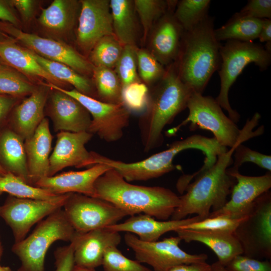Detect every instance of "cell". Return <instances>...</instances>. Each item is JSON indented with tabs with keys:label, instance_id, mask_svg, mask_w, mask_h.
<instances>
[{
	"label": "cell",
	"instance_id": "6da1fadb",
	"mask_svg": "<svg viewBox=\"0 0 271 271\" xmlns=\"http://www.w3.org/2000/svg\"><path fill=\"white\" fill-rule=\"evenodd\" d=\"M95 197L107 201L128 216L145 214L167 220L179 205L180 196L169 189L137 185L110 168L94 183Z\"/></svg>",
	"mask_w": 271,
	"mask_h": 271
},
{
	"label": "cell",
	"instance_id": "7a4b0ae2",
	"mask_svg": "<svg viewBox=\"0 0 271 271\" xmlns=\"http://www.w3.org/2000/svg\"><path fill=\"white\" fill-rule=\"evenodd\" d=\"M166 68L164 77L150 89L147 107L139 118L140 137L145 152L162 144L164 127L187 108L193 92L181 81L173 63Z\"/></svg>",
	"mask_w": 271,
	"mask_h": 271
},
{
	"label": "cell",
	"instance_id": "3957f363",
	"mask_svg": "<svg viewBox=\"0 0 271 271\" xmlns=\"http://www.w3.org/2000/svg\"><path fill=\"white\" fill-rule=\"evenodd\" d=\"M214 30L213 19L208 16L192 29L184 31L179 53L173 63L181 81L194 93L202 94L220 67L221 44Z\"/></svg>",
	"mask_w": 271,
	"mask_h": 271
},
{
	"label": "cell",
	"instance_id": "277c9868",
	"mask_svg": "<svg viewBox=\"0 0 271 271\" xmlns=\"http://www.w3.org/2000/svg\"><path fill=\"white\" fill-rule=\"evenodd\" d=\"M244 141H240L224 153L218 156L215 163L196 176L186 188V193L180 196V202L171 216L172 220H181L191 214H196L202 220L208 217L210 211L221 209L227 202L236 183L235 179L228 172L233 163L232 155L235 148Z\"/></svg>",
	"mask_w": 271,
	"mask_h": 271
},
{
	"label": "cell",
	"instance_id": "5b68a950",
	"mask_svg": "<svg viewBox=\"0 0 271 271\" xmlns=\"http://www.w3.org/2000/svg\"><path fill=\"white\" fill-rule=\"evenodd\" d=\"M194 149L203 152L205 161L213 162L222 151L221 146L214 138L194 134L175 141L169 148L143 160L126 163L114 160L95 152H90L89 165L105 164L116 170L126 181H147L158 178L175 169L173 160L183 151Z\"/></svg>",
	"mask_w": 271,
	"mask_h": 271
},
{
	"label": "cell",
	"instance_id": "8992f818",
	"mask_svg": "<svg viewBox=\"0 0 271 271\" xmlns=\"http://www.w3.org/2000/svg\"><path fill=\"white\" fill-rule=\"evenodd\" d=\"M187 108L189 109L187 118L167 131V136L175 134L182 126L190 123L191 130L200 128L210 131L220 146L231 148L239 141L245 142L261 135L264 131L263 126L253 130L260 118L258 113H254L251 119L247 120L243 128L240 129L236 123L224 114L216 99L210 96L193 92Z\"/></svg>",
	"mask_w": 271,
	"mask_h": 271
},
{
	"label": "cell",
	"instance_id": "52a82bcc",
	"mask_svg": "<svg viewBox=\"0 0 271 271\" xmlns=\"http://www.w3.org/2000/svg\"><path fill=\"white\" fill-rule=\"evenodd\" d=\"M76 233L62 208L54 211L40 221L28 236L13 245L12 251L21 261L18 271H44L50 246L58 240L71 242Z\"/></svg>",
	"mask_w": 271,
	"mask_h": 271
},
{
	"label": "cell",
	"instance_id": "ba28073f",
	"mask_svg": "<svg viewBox=\"0 0 271 271\" xmlns=\"http://www.w3.org/2000/svg\"><path fill=\"white\" fill-rule=\"evenodd\" d=\"M220 55L221 63L218 73L220 89L216 100L221 108L227 112L229 117L237 123L240 115L230 104V88L248 64L253 63L260 71L266 70L271 62V53L253 42L230 40L221 45Z\"/></svg>",
	"mask_w": 271,
	"mask_h": 271
},
{
	"label": "cell",
	"instance_id": "9c48e42d",
	"mask_svg": "<svg viewBox=\"0 0 271 271\" xmlns=\"http://www.w3.org/2000/svg\"><path fill=\"white\" fill-rule=\"evenodd\" d=\"M241 245L244 255L257 259L271 258V192L253 202L247 215L233 233Z\"/></svg>",
	"mask_w": 271,
	"mask_h": 271
},
{
	"label": "cell",
	"instance_id": "30bf717a",
	"mask_svg": "<svg viewBox=\"0 0 271 271\" xmlns=\"http://www.w3.org/2000/svg\"><path fill=\"white\" fill-rule=\"evenodd\" d=\"M63 208L74 230L80 233L107 227L128 216L107 201L76 193L69 194Z\"/></svg>",
	"mask_w": 271,
	"mask_h": 271
},
{
	"label": "cell",
	"instance_id": "8fae6325",
	"mask_svg": "<svg viewBox=\"0 0 271 271\" xmlns=\"http://www.w3.org/2000/svg\"><path fill=\"white\" fill-rule=\"evenodd\" d=\"M124 239L133 251L136 260L150 265L154 271H168L177 265L205 262L208 258L205 253L191 254L183 250L179 246L182 239L178 236L148 242L126 232Z\"/></svg>",
	"mask_w": 271,
	"mask_h": 271
},
{
	"label": "cell",
	"instance_id": "7c38bea8",
	"mask_svg": "<svg viewBox=\"0 0 271 271\" xmlns=\"http://www.w3.org/2000/svg\"><path fill=\"white\" fill-rule=\"evenodd\" d=\"M45 84L72 96L88 110L91 117L88 132L97 135L108 143L117 141L122 137L123 130L129 123L130 112L122 103H106L83 94L75 89L68 90L50 83Z\"/></svg>",
	"mask_w": 271,
	"mask_h": 271
},
{
	"label": "cell",
	"instance_id": "4fadbf2b",
	"mask_svg": "<svg viewBox=\"0 0 271 271\" xmlns=\"http://www.w3.org/2000/svg\"><path fill=\"white\" fill-rule=\"evenodd\" d=\"M69 194L60 195L51 200L9 196L0 206V217L11 227L15 243L23 240L34 224L63 208Z\"/></svg>",
	"mask_w": 271,
	"mask_h": 271
},
{
	"label": "cell",
	"instance_id": "5bb4252c",
	"mask_svg": "<svg viewBox=\"0 0 271 271\" xmlns=\"http://www.w3.org/2000/svg\"><path fill=\"white\" fill-rule=\"evenodd\" d=\"M0 28L39 56L64 64L85 76L92 75L94 66L88 59L68 44L24 32L11 24H2Z\"/></svg>",
	"mask_w": 271,
	"mask_h": 271
},
{
	"label": "cell",
	"instance_id": "9a60e30c",
	"mask_svg": "<svg viewBox=\"0 0 271 271\" xmlns=\"http://www.w3.org/2000/svg\"><path fill=\"white\" fill-rule=\"evenodd\" d=\"M76 31V42L88 56L97 42L104 36L113 35L109 0H81Z\"/></svg>",
	"mask_w": 271,
	"mask_h": 271
},
{
	"label": "cell",
	"instance_id": "2e32d148",
	"mask_svg": "<svg viewBox=\"0 0 271 271\" xmlns=\"http://www.w3.org/2000/svg\"><path fill=\"white\" fill-rule=\"evenodd\" d=\"M228 172L236 180L230 199L221 209L211 212L208 217L225 216L235 219L243 218L247 215L254 201L271 188L270 172L259 176L243 175L238 170L231 168H228Z\"/></svg>",
	"mask_w": 271,
	"mask_h": 271
},
{
	"label": "cell",
	"instance_id": "e0dca14e",
	"mask_svg": "<svg viewBox=\"0 0 271 271\" xmlns=\"http://www.w3.org/2000/svg\"><path fill=\"white\" fill-rule=\"evenodd\" d=\"M45 108V116L51 119L55 131H88L91 117L88 110L76 99L50 88Z\"/></svg>",
	"mask_w": 271,
	"mask_h": 271
},
{
	"label": "cell",
	"instance_id": "ac0fdd59",
	"mask_svg": "<svg viewBox=\"0 0 271 271\" xmlns=\"http://www.w3.org/2000/svg\"><path fill=\"white\" fill-rule=\"evenodd\" d=\"M175 8L170 7L158 20L147 39V49L165 67L177 59L184 31L174 16Z\"/></svg>",
	"mask_w": 271,
	"mask_h": 271
},
{
	"label": "cell",
	"instance_id": "d6986e66",
	"mask_svg": "<svg viewBox=\"0 0 271 271\" xmlns=\"http://www.w3.org/2000/svg\"><path fill=\"white\" fill-rule=\"evenodd\" d=\"M93 136L88 131L58 132L55 148L49 158L48 176L55 175L68 167H88L90 152L86 150L85 145Z\"/></svg>",
	"mask_w": 271,
	"mask_h": 271
},
{
	"label": "cell",
	"instance_id": "ffe728a7",
	"mask_svg": "<svg viewBox=\"0 0 271 271\" xmlns=\"http://www.w3.org/2000/svg\"><path fill=\"white\" fill-rule=\"evenodd\" d=\"M110 168L105 164H95L85 170L63 172L43 177L34 186L57 195L76 193L95 197L96 180Z\"/></svg>",
	"mask_w": 271,
	"mask_h": 271
},
{
	"label": "cell",
	"instance_id": "44dd1931",
	"mask_svg": "<svg viewBox=\"0 0 271 271\" xmlns=\"http://www.w3.org/2000/svg\"><path fill=\"white\" fill-rule=\"evenodd\" d=\"M121 240L119 232L106 227L84 233L76 232L72 240L75 244V265L93 268L102 265L105 250L117 247Z\"/></svg>",
	"mask_w": 271,
	"mask_h": 271
},
{
	"label": "cell",
	"instance_id": "7402d4cb",
	"mask_svg": "<svg viewBox=\"0 0 271 271\" xmlns=\"http://www.w3.org/2000/svg\"><path fill=\"white\" fill-rule=\"evenodd\" d=\"M50 88L44 84L17 104L7 126L24 141L31 137L45 117V108Z\"/></svg>",
	"mask_w": 271,
	"mask_h": 271
},
{
	"label": "cell",
	"instance_id": "603a6c76",
	"mask_svg": "<svg viewBox=\"0 0 271 271\" xmlns=\"http://www.w3.org/2000/svg\"><path fill=\"white\" fill-rule=\"evenodd\" d=\"M52 140L49 120L45 117L33 134L24 141L31 185L48 176Z\"/></svg>",
	"mask_w": 271,
	"mask_h": 271
},
{
	"label": "cell",
	"instance_id": "cb8c5ba5",
	"mask_svg": "<svg viewBox=\"0 0 271 271\" xmlns=\"http://www.w3.org/2000/svg\"><path fill=\"white\" fill-rule=\"evenodd\" d=\"M200 220L202 219L197 216L181 220H157L150 215L140 214L130 216L124 222L106 228L118 232L131 233L141 240L152 242L158 241L167 232Z\"/></svg>",
	"mask_w": 271,
	"mask_h": 271
},
{
	"label": "cell",
	"instance_id": "d4e9b609",
	"mask_svg": "<svg viewBox=\"0 0 271 271\" xmlns=\"http://www.w3.org/2000/svg\"><path fill=\"white\" fill-rule=\"evenodd\" d=\"M175 232L186 242L196 241L207 245L215 253L218 262L224 266L235 256L243 254L241 245L233 234L182 228Z\"/></svg>",
	"mask_w": 271,
	"mask_h": 271
},
{
	"label": "cell",
	"instance_id": "484cf974",
	"mask_svg": "<svg viewBox=\"0 0 271 271\" xmlns=\"http://www.w3.org/2000/svg\"><path fill=\"white\" fill-rule=\"evenodd\" d=\"M0 165L30 185L24 141L7 126L0 130Z\"/></svg>",
	"mask_w": 271,
	"mask_h": 271
},
{
	"label": "cell",
	"instance_id": "4316f807",
	"mask_svg": "<svg viewBox=\"0 0 271 271\" xmlns=\"http://www.w3.org/2000/svg\"><path fill=\"white\" fill-rule=\"evenodd\" d=\"M80 10V1L54 0L48 7L42 10L39 23L51 34L66 35L72 30Z\"/></svg>",
	"mask_w": 271,
	"mask_h": 271
},
{
	"label": "cell",
	"instance_id": "83f0119b",
	"mask_svg": "<svg viewBox=\"0 0 271 271\" xmlns=\"http://www.w3.org/2000/svg\"><path fill=\"white\" fill-rule=\"evenodd\" d=\"M0 58L26 75L42 78L47 83L64 89L65 84L49 74L37 62L28 49L20 47L12 40L0 41Z\"/></svg>",
	"mask_w": 271,
	"mask_h": 271
},
{
	"label": "cell",
	"instance_id": "f1b7e54d",
	"mask_svg": "<svg viewBox=\"0 0 271 271\" xmlns=\"http://www.w3.org/2000/svg\"><path fill=\"white\" fill-rule=\"evenodd\" d=\"M113 31L124 45L137 46L138 23L133 0H110Z\"/></svg>",
	"mask_w": 271,
	"mask_h": 271
},
{
	"label": "cell",
	"instance_id": "f546056e",
	"mask_svg": "<svg viewBox=\"0 0 271 271\" xmlns=\"http://www.w3.org/2000/svg\"><path fill=\"white\" fill-rule=\"evenodd\" d=\"M29 50L37 62L54 78L64 84H71L79 92L97 99L93 81L64 64L48 60Z\"/></svg>",
	"mask_w": 271,
	"mask_h": 271
},
{
	"label": "cell",
	"instance_id": "4dcf8cb0",
	"mask_svg": "<svg viewBox=\"0 0 271 271\" xmlns=\"http://www.w3.org/2000/svg\"><path fill=\"white\" fill-rule=\"evenodd\" d=\"M264 19L234 15L225 25L214 30L217 41L253 42L258 39Z\"/></svg>",
	"mask_w": 271,
	"mask_h": 271
},
{
	"label": "cell",
	"instance_id": "1f68e13d",
	"mask_svg": "<svg viewBox=\"0 0 271 271\" xmlns=\"http://www.w3.org/2000/svg\"><path fill=\"white\" fill-rule=\"evenodd\" d=\"M92 75L97 99L109 103H122V85L114 69L94 67Z\"/></svg>",
	"mask_w": 271,
	"mask_h": 271
},
{
	"label": "cell",
	"instance_id": "d6a6232c",
	"mask_svg": "<svg viewBox=\"0 0 271 271\" xmlns=\"http://www.w3.org/2000/svg\"><path fill=\"white\" fill-rule=\"evenodd\" d=\"M123 47L114 34L104 36L93 47L88 59L94 67L114 69Z\"/></svg>",
	"mask_w": 271,
	"mask_h": 271
},
{
	"label": "cell",
	"instance_id": "836d02e7",
	"mask_svg": "<svg viewBox=\"0 0 271 271\" xmlns=\"http://www.w3.org/2000/svg\"><path fill=\"white\" fill-rule=\"evenodd\" d=\"M135 10L143 29V42H146L155 23L178 1L133 0Z\"/></svg>",
	"mask_w": 271,
	"mask_h": 271
},
{
	"label": "cell",
	"instance_id": "e575fe53",
	"mask_svg": "<svg viewBox=\"0 0 271 271\" xmlns=\"http://www.w3.org/2000/svg\"><path fill=\"white\" fill-rule=\"evenodd\" d=\"M4 193L19 198L39 200H51L59 196L28 184L9 173L0 176V196Z\"/></svg>",
	"mask_w": 271,
	"mask_h": 271
},
{
	"label": "cell",
	"instance_id": "d590c367",
	"mask_svg": "<svg viewBox=\"0 0 271 271\" xmlns=\"http://www.w3.org/2000/svg\"><path fill=\"white\" fill-rule=\"evenodd\" d=\"M210 0H181L177 2L174 16L184 31H188L208 15Z\"/></svg>",
	"mask_w": 271,
	"mask_h": 271
},
{
	"label": "cell",
	"instance_id": "8d00e7d4",
	"mask_svg": "<svg viewBox=\"0 0 271 271\" xmlns=\"http://www.w3.org/2000/svg\"><path fill=\"white\" fill-rule=\"evenodd\" d=\"M37 87L17 72L0 66V94L23 98Z\"/></svg>",
	"mask_w": 271,
	"mask_h": 271
},
{
	"label": "cell",
	"instance_id": "74e56055",
	"mask_svg": "<svg viewBox=\"0 0 271 271\" xmlns=\"http://www.w3.org/2000/svg\"><path fill=\"white\" fill-rule=\"evenodd\" d=\"M138 72L141 80L148 87H152L165 75L166 68L162 65L147 49L138 48Z\"/></svg>",
	"mask_w": 271,
	"mask_h": 271
},
{
	"label": "cell",
	"instance_id": "f35d334b",
	"mask_svg": "<svg viewBox=\"0 0 271 271\" xmlns=\"http://www.w3.org/2000/svg\"><path fill=\"white\" fill-rule=\"evenodd\" d=\"M138 48L137 46L124 45L122 54L114 68L120 81L122 88L131 83L142 81L138 72Z\"/></svg>",
	"mask_w": 271,
	"mask_h": 271
},
{
	"label": "cell",
	"instance_id": "ab89813d",
	"mask_svg": "<svg viewBox=\"0 0 271 271\" xmlns=\"http://www.w3.org/2000/svg\"><path fill=\"white\" fill-rule=\"evenodd\" d=\"M150 89L142 81L131 83L122 88L121 102L131 113H141L146 109Z\"/></svg>",
	"mask_w": 271,
	"mask_h": 271
},
{
	"label": "cell",
	"instance_id": "60d3db41",
	"mask_svg": "<svg viewBox=\"0 0 271 271\" xmlns=\"http://www.w3.org/2000/svg\"><path fill=\"white\" fill-rule=\"evenodd\" d=\"M102 265L104 271H152L137 260L126 257L116 246L105 250Z\"/></svg>",
	"mask_w": 271,
	"mask_h": 271
},
{
	"label": "cell",
	"instance_id": "b9f144b4",
	"mask_svg": "<svg viewBox=\"0 0 271 271\" xmlns=\"http://www.w3.org/2000/svg\"><path fill=\"white\" fill-rule=\"evenodd\" d=\"M245 217L238 219L231 218L225 216L208 217L186 225L180 228L233 234L236 228Z\"/></svg>",
	"mask_w": 271,
	"mask_h": 271
},
{
	"label": "cell",
	"instance_id": "7bdbcfd3",
	"mask_svg": "<svg viewBox=\"0 0 271 271\" xmlns=\"http://www.w3.org/2000/svg\"><path fill=\"white\" fill-rule=\"evenodd\" d=\"M233 166L230 168L233 170H238L239 168L244 163L250 162L259 167L271 171V156L263 154L243 145H239L235 149Z\"/></svg>",
	"mask_w": 271,
	"mask_h": 271
},
{
	"label": "cell",
	"instance_id": "ee69618b",
	"mask_svg": "<svg viewBox=\"0 0 271 271\" xmlns=\"http://www.w3.org/2000/svg\"><path fill=\"white\" fill-rule=\"evenodd\" d=\"M224 267L227 271H271V262L240 254L233 257Z\"/></svg>",
	"mask_w": 271,
	"mask_h": 271
},
{
	"label": "cell",
	"instance_id": "f6af8a7d",
	"mask_svg": "<svg viewBox=\"0 0 271 271\" xmlns=\"http://www.w3.org/2000/svg\"><path fill=\"white\" fill-rule=\"evenodd\" d=\"M234 15L258 19H271V1H249L239 12Z\"/></svg>",
	"mask_w": 271,
	"mask_h": 271
},
{
	"label": "cell",
	"instance_id": "bcb514c9",
	"mask_svg": "<svg viewBox=\"0 0 271 271\" xmlns=\"http://www.w3.org/2000/svg\"><path fill=\"white\" fill-rule=\"evenodd\" d=\"M75 244L72 241L68 245L60 247L54 252L55 271H72L75 264L74 252Z\"/></svg>",
	"mask_w": 271,
	"mask_h": 271
},
{
	"label": "cell",
	"instance_id": "7dc6e473",
	"mask_svg": "<svg viewBox=\"0 0 271 271\" xmlns=\"http://www.w3.org/2000/svg\"><path fill=\"white\" fill-rule=\"evenodd\" d=\"M21 98L0 94V130L7 126L9 116Z\"/></svg>",
	"mask_w": 271,
	"mask_h": 271
},
{
	"label": "cell",
	"instance_id": "c3c4849f",
	"mask_svg": "<svg viewBox=\"0 0 271 271\" xmlns=\"http://www.w3.org/2000/svg\"><path fill=\"white\" fill-rule=\"evenodd\" d=\"M9 3L17 10L24 21H29L33 17L36 7V1L32 0H13L10 1Z\"/></svg>",
	"mask_w": 271,
	"mask_h": 271
},
{
	"label": "cell",
	"instance_id": "681fc988",
	"mask_svg": "<svg viewBox=\"0 0 271 271\" xmlns=\"http://www.w3.org/2000/svg\"><path fill=\"white\" fill-rule=\"evenodd\" d=\"M168 271H214V269L211 264L205 261L177 265Z\"/></svg>",
	"mask_w": 271,
	"mask_h": 271
},
{
	"label": "cell",
	"instance_id": "f907efd6",
	"mask_svg": "<svg viewBox=\"0 0 271 271\" xmlns=\"http://www.w3.org/2000/svg\"><path fill=\"white\" fill-rule=\"evenodd\" d=\"M0 19L14 26L17 25L19 20L10 7L6 3L0 1Z\"/></svg>",
	"mask_w": 271,
	"mask_h": 271
},
{
	"label": "cell",
	"instance_id": "816d5d0a",
	"mask_svg": "<svg viewBox=\"0 0 271 271\" xmlns=\"http://www.w3.org/2000/svg\"><path fill=\"white\" fill-rule=\"evenodd\" d=\"M258 39L260 42H271V19L263 20Z\"/></svg>",
	"mask_w": 271,
	"mask_h": 271
},
{
	"label": "cell",
	"instance_id": "f5cc1de1",
	"mask_svg": "<svg viewBox=\"0 0 271 271\" xmlns=\"http://www.w3.org/2000/svg\"><path fill=\"white\" fill-rule=\"evenodd\" d=\"M72 271H96V270L95 268L85 267L74 264Z\"/></svg>",
	"mask_w": 271,
	"mask_h": 271
},
{
	"label": "cell",
	"instance_id": "db71d44e",
	"mask_svg": "<svg viewBox=\"0 0 271 271\" xmlns=\"http://www.w3.org/2000/svg\"><path fill=\"white\" fill-rule=\"evenodd\" d=\"M214 271H227L224 266L220 264L218 261L211 264Z\"/></svg>",
	"mask_w": 271,
	"mask_h": 271
},
{
	"label": "cell",
	"instance_id": "11a10c76",
	"mask_svg": "<svg viewBox=\"0 0 271 271\" xmlns=\"http://www.w3.org/2000/svg\"><path fill=\"white\" fill-rule=\"evenodd\" d=\"M11 40L12 39H9L4 33H3L0 31V41H5Z\"/></svg>",
	"mask_w": 271,
	"mask_h": 271
},
{
	"label": "cell",
	"instance_id": "9f6ffc18",
	"mask_svg": "<svg viewBox=\"0 0 271 271\" xmlns=\"http://www.w3.org/2000/svg\"><path fill=\"white\" fill-rule=\"evenodd\" d=\"M0 271H13L12 269L8 266H2L0 264Z\"/></svg>",
	"mask_w": 271,
	"mask_h": 271
},
{
	"label": "cell",
	"instance_id": "6f0895ef",
	"mask_svg": "<svg viewBox=\"0 0 271 271\" xmlns=\"http://www.w3.org/2000/svg\"><path fill=\"white\" fill-rule=\"evenodd\" d=\"M8 173L0 165V176H4L7 174Z\"/></svg>",
	"mask_w": 271,
	"mask_h": 271
},
{
	"label": "cell",
	"instance_id": "680465c9",
	"mask_svg": "<svg viewBox=\"0 0 271 271\" xmlns=\"http://www.w3.org/2000/svg\"><path fill=\"white\" fill-rule=\"evenodd\" d=\"M2 253H3V247H2V243L0 241V257L2 254Z\"/></svg>",
	"mask_w": 271,
	"mask_h": 271
},
{
	"label": "cell",
	"instance_id": "91938a15",
	"mask_svg": "<svg viewBox=\"0 0 271 271\" xmlns=\"http://www.w3.org/2000/svg\"></svg>",
	"mask_w": 271,
	"mask_h": 271
}]
</instances>
